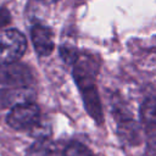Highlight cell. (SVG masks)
I'll list each match as a JSON object with an SVG mask.
<instances>
[{"instance_id": "cell-1", "label": "cell", "mask_w": 156, "mask_h": 156, "mask_svg": "<svg viewBox=\"0 0 156 156\" xmlns=\"http://www.w3.org/2000/svg\"><path fill=\"white\" fill-rule=\"evenodd\" d=\"M99 67V57L90 52H79L73 63V78L82 94L85 110L96 122L102 118V107L95 84Z\"/></svg>"}, {"instance_id": "cell-2", "label": "cell", "mask_w": 156, "mask_h": 156, "mask_svg": "<svg viewBox=\"0 0 156 156\" xmlns=\"http://www.w3.org/2000/svg\"><path fill=\"white\" fill-rule=\"evenodd\" d=\"M27 49L24 35L17 29L0 30V63L17 62Z\"/></svg>"}, {"instance_id": "cell-3", "label": "cell", "mask_w": 156, "mask_h": 156, "mask_svg": "<svg viewBox=\"0 0 156 156\" xmlns=\"http://www.w3.org/2000/svg\"><path fill=\"white\" fill-rule=\"evenodd\" d=\"M40 119V110L34 102H26L11 108L7 115V124L17 130L32 129Z\"/></svg>"}, {"instance_id": "cell-4", "label": "cell", "mask_w": 156, "mask_h": 156, "mask_svg": "<svg viewBox=\"0 0 156 156\" xmlns=\"http://www.w3.org/2000/svg\"><path fill=\"white\" fill-rule=\"evenodd\" d=\"M30 69L20 62L0 63V84L10 88H29L33 83Z\"/></svg>"}, {"instance_id": "cell-5", "label": "cell", "mask_w": 156, "mask_h": 156, "mask_svg": "<svg viewBox=\"0 0 156 156\" xmlns=\"http://www.w3.org/2000/svg\"><path fill=\"white\" fill-rule=\"evenodd\" d=\"M33 98L34 91L30 88H2L0 89V108L33 102Z\"/></svg>"}, {"instance_id": "cell-6", "label": "cell", "mask_w": 156, "mask_h": 156, "mask_svg": "<svg viewBox=\"0 0 156 156\" xmlns=\"http://www.w3.org/2000/svg\"><path fill=\"white\" fill-rule=\"evenodd\" d=\"M30 35H32L34 49L40 56H49L52 52L55 43H54V35L50 28L43 24H35L32 28Z\"/></svg>"}, {"instance_id": "cell-7", "label": "cell", "mask_w": 156, "mask_h": 156, "mask_svg": "<svg viewBox=\"0 0 156 156\" xmlns=\"http://www.w3.org/2000/svg\"><path fill=\"white\" fill-rule=\"evenodd\" d=\"M117 133H118L119 138L123 141H126L127 144L135 145L140 140V130H139V127H138V124L132 118H127V117L121 118L118 121Z\"/></svg>"}, {"instance_id": "cell-8", "label": "cell", "mask_w": 156, "mask_h": 156, "mask_svg": "<svg viewBox=\"0 0 156 156\" xmlns=\"http://www.w3.org/2000/svg\"><path fill=\"white\" fill-rule=\"evenodd\" d=\"M140 118L146 128H156V99H146L140 106Z\"/></svg>"}, {"instance_id": "cell-9", "label": "cell", "mask_w": 156, "mask_h": 156, "mask_svg": "<svg viewBox=\"0 0 156 156\" xmlns=\"http://www.w3.org/2000/svg\"><path fill=\"white\" fill-rule=\"evenodd\" d=\"M62 156H94L91 150L82 143L73 141L68 144L62 151Z\"/></svg>"}, {"instance_id": "cell-10", "label": "cell", "mask_w": 156, "mask_h": 156, "mask_svg": "<svg viewBox=\"0 0 156 156\" xmlns=\"http://www.w3.org/2000/svg\"><path fill=\"white\" fill-rule=\"evenodd\" d=\"M78 54H79V51H77L76 48H72V46H68V45H62L60 48V55L63 58V61L68 65L74 63L76 58L78 57Z\"/></svg>"}, {"instance_id": "cell-11", "label": "cell", "mask_w": 156, "mask_h": 156, "mask_svg": "<svg viewBox=\"0 0 156 156\" xmlns=\"http://www.w3.org/2000/svg\"><path fill=\"white\" fill-rule=\"evenodd\" d=\"M146 139L150 147L156 150V128H146Z\"/></svg>"}, {"instance_id": "cell-12", "label": "cell", "mask_w": 156, "mask_h": 156, "mask_svg": "<svg viewBox=\"0 0 156 156\" xmlns=\"http://www.w3.org/2000/svg\"><path fill=\"white\" fill-rule=\"evenodd\" d=\"M10 22V13L6 9H0V28Z\"/></svg>"}, {"instance_id": "cell-13", "label": "cell", "mask_w": 156, "mask_h": 156, "mask_svg": "<svg viewBox=\"0 0 156 156\" xmlns=\"http://www.w3.org/2000/svg\"><path fill=\"white\" fill-rule=\"evenodd\" d=\"M38 1H41V2H45V4H51V2H56L58 0H38Z\"/></svg>"}]
</instances>
